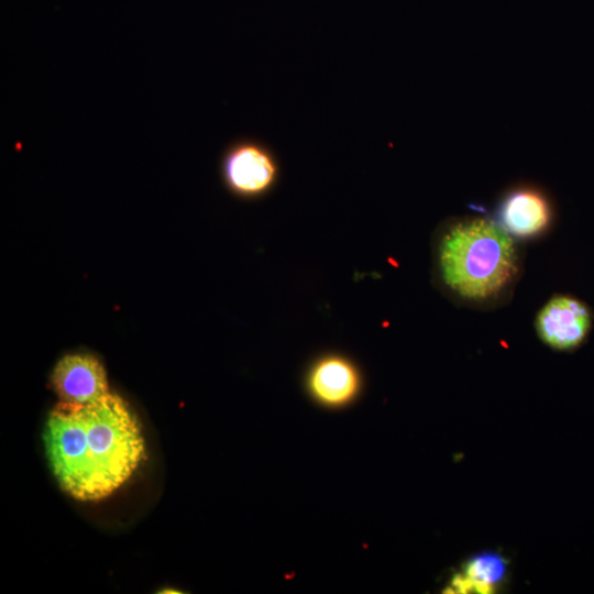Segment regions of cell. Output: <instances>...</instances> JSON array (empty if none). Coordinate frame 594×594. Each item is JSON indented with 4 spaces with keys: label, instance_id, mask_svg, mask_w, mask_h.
<instances>
[{
    "label": "cell",
    "instance_id": "obj_5",
    "mask_svg": "<svg viewBox=\"0 0 594 594\" xmlns=\"http://www.w3.org/2000/svg\"><path fill=\"white\" fill-rule=\"evenodd\" d=\"M592 323L593 315L585 302L570 295H556L539 310L536 330L550 348L572 351L585 341Z\"/></svg>",
    "mask_w": 594,
    "mask_h": 594
},
{
    "label": "cell",
    "instance_id": "obj_1",
    "mask_svg": "<svg viewBox=\"0 0 594 594\" xmlns=\"http://www.w3.org/2000/svg\"><path fill=\"white\" fill-rule=\"evenodd\" d=\"M44 443L61 488L79 501L112 494L144 458L136 416L110 392L84 404L59 400L48 414Z\"/></svg>",
    "mask_w": 594,
    "mask_h": 594
},
{
    "label": "cell",
    "instance_id": "obj_6",
    "mask_svg": "<svg viewBox=\"0 0 594 594\" xmlns=\"http://www.w3.org/2000/svg\"><path fill=\"white\" fill-rule=\"evenodd\" d=\"M51 385L61 402L84 404L107 394L105 367L87 353L63 356L53 369Z\"/></svg>",
    "mask_w": 594,
    "mask_h": 594
},
{
    "label": "cell",
    "instance_id": "obj_4",
    "mask_svg": "<svg viewBox=\"0 0 594 594\" xmlns=\"http://www.w3.org/2000/svg\"><path fill=\"white\" fill-rule=\"evenodd\" d=\"M549 194L538 185L519 183L499 197L496 213L499 224L512 235L530 238L544 232L554 218Z\"/></svg>",
    "mask_w": 594,
    "mask_h": 594
},
{
    "label": "cell",
    "instance_id": "obj_3",
    "mask_svg": "<svg viewBox=\"0 0 594 594\" xmlns=\"http://www.w3.org/2000/svg\"><path fill=\"white\" fill-rule=\"evenodd\" d=\"M279 163L270 145L255 138H239L221 156V176L235 196L260 198L270 193L279 177Z\"/></svg>",
    "mask_w": 594,
    "mask_h": 594
},
{
    "label": "cell",
    "instance_id": "obj_7",
    "mask_svg": "<svg viewBox=\"0 0 594 594\" xmlns=\"http://www.w3.org/2000/svg\"><path fill=\"white\" fill-rule=\"evenodd\" d=\"M308 387L319 403L331 407L342 406L356 396L360 377L348 360L329 356L314 365L308 376Z\"/></svg>",
    "mask_w": 594,
    "mask_h": 594
},
{
    "label": "cell",
    "instance_id": "obj_8",
    "mask_svg": "<svg viewBox=\"0 0 594 594\" xmlns=\"http://www.w3.org/2000/svg\"><path fill=\"white\" fill-rule=\"evenodd\" d=\"M507 576V562L496 552H482L473 556L451 582L458 593H493L499 588Z\"/></svg>",
    "mask_w": 594,
    "mask_h": 594
},
{
    "label": "cell",
    "instance_id": "obj_2",
    "mask_svg": "<svg viewBox=\"0 0 594 594\" xmlns=\"http://www.w3.org/2000/svg\"><path fill=\"white\" fill-rule=\"evenodd\" d=\"M433 268L441 288L470 306H493L509 296L520 273L510 234L487 217L443 222L435 237Z\"/></svg>",
    "mask_w": 594,
    "mask_h": 594
}]
</instances>
